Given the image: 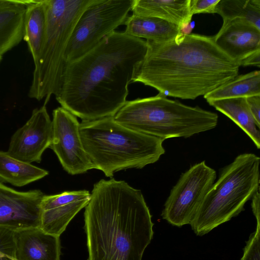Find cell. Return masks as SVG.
<instances>
[{
    "mask_svg": "<svg viewBox=\"0 0 260 260\" xmlns=\"http://www.w3.org/2000/svg\"><path fill=\"white\" fill-rule=\"evenodd\" d=\"M44 195L39 189L19 191L0 182V228L15 232L39 227Z\"/></svg>",
    "mask_w": 260,
    "mask_h": 260,
    "instance_id": "12",
    "label": "cell"
},
{
    "mask_svg": "<svg viewBox=\"0 0 260 260\" xmlns=\"http://www.w3.org/2000/svg\"><path fill=\"white\" fill-rule=\"evenodd\" d=\"M133 0H95L82 12L67 46V63L79 58L124 24Z\"/></svg>",
    "mask_w": 260,
    "mask_h": 260,
    "instance_id": "8",
    "label": "cell"
},
{
    "mask_svg": "<svg viewBox=\"0 0 260 260\" xmlns=\"http://www.w3.org/2000/svg\"><path fill=\"white\" fill-rule=\"evenodd\" d=\"M52 123L46 106L35 109L26 122L12 135L7 153L21 161L40 162L51 143Z\"/></svg>",
    "mask_w": 260,
    "mask_h": 260,
    "instance_id": "11",
    "label": "cell"
},
{
    "mask_svg": "<svg viewBox=\"0 0 260 260\" xmlns=\"http://www.w3.org/2000/svg\"><path fill=\"white\" fill-rule=\"evenodd\" d=\"M95 0H46L47 25L38 60L34 63L28 96L44 105L57 95L61 87L67 63L64 54L79 17Z\"/></svg>",
    "mask_w": 260,
    "mask_h": 260,
    "instance_id": "7",
    "label": "cell"
},
{
    "mask_svg": "<svg viewBox=\"0 0 260 260\" xmlns=\"http://www.w3.org/2000/svg\"><path fill=\"white\" fill-rule=\"evenodd\" d=\"M194 26L193 22H190L188 24H184L181 25L180 29V32L183 35H189L191 34L192 28Z\"/></svg>",
    "mask_w": 260,
    "mask_h": 260,
    "instance_id": "29",
    "label": "cell"
},
{
    "mask_svg": "<svg viewBox=\"0 0 260 260\" xmlns=\"http://www.w3.org/2000/svg\"><path fill=\"white\" fill-rule=\"evenodd\" d=\"M156 95L126 101L114 116L117 123L163 140L188 138L215 128L218 115L198 106Z\"/></svg>",
    "mask_w": 260,
    "mask_h": 260,
    "instance_id": "5",
    "label": "cell"
},
{
    "mask_svg": "<svg viewBox=\"0 0 260 260\" xmlns=\"http://www.w3.org/2000/svg\"><path fill=\"white\" fill-rule=\"evenodd\" d=\"M24 40L34 63L38 59L44 42L47 25L46 0H25Z\"/></svg>",
    "mask_w": 260,
    "mask_h": 260,
    "instance_id": "18",
    "label": "cell"
},
{
    "mask_svg": "<svg viewBox=\"0 0 260 260\" xmlns=\"http://www.w3.org/2000/svg\"><path fill=\"white\" fill-rule=\"evenodd\" d=\"M216 178V171L204 160L192 166L172 188L162 218L178 227L189 224Z\"/></svg>",
    "mask_w": 260,
    "mask_h": 260,
    "instance_id": "9",
    "label": "cell"
},
{
    "mask_svg": "<svg viewBox=\"0 0 260 260\" xmlns=\"http://www.w3.org/2000/svg\"><path fill=\"white\" fill-rule=\"evenodd\" d=\"M25 10V0H0V56L23 39Z\"/></svg>",
    "mask_w": 260,
    "mask_h": 260,
    "instance_id": "16",
    "label": "cell"
},
{
    "mask_svg": "<svg viewBox=\"0 0 260 260\" xmlns=\"http://www.w3.org/2000/svg\"><path fill=\"white\" fill-rule=\"evenodd\" d=\"M146 41L115 31L67 63L56 101L82 121L114 117L145 58Z\"/></svg>",
    "mask_w": 260,
    "mask_h": 260,
    "instance_id": "1",
    "label": "cell"
},
{
    "mask_svg": "<svg viewBox=\"0 0 260 260\" xmlns=\"http://www.w3.org/2000/svg\"><path fill=\"white\" fill-rule=\"evenodd\" d=\"M215 13L223 21L243 19L260 29V0H220Z\"/></svg>",
    "mask_w": 260,
    "mask_h": 260,
    "instance_id": "23",
    "label": "cell"
},
{
    "mask_svg": "<svg viewBox=\"0 0 260 260\" xmlns=\"http://www.w3.org/2000/svg\"><path fill=\"white\" fill-rule=\"evenodd\" d=\"M220 0H190V8L193 15L201 13H215Z\"/></svg>",
    "mask_w": 260,
    "mask_h": 260,
    "instance_id": "26",
    "label": "cell"
},
{
    "mask_svg": "<svg viewBox=\"0 0 260 260\" xmlns=\"http://www.w3.org/2000/svg\"><path fill=\"white\" fill-rule=\"evenodd\" d=\"M49 172L43 169L18 160L7 152L0 151V181L21 187L41 179Z\"/></svg>",
    "mask_w": 260,
    "mask_h": 260,
    "instance_id": "21",
    "label": "cell"
},
{
    "mask_svg": "<svg viewBox=\"0 0 260 260\" xmlns=\"http://www.w3.org/2000/svg\"><path fill=\"white\" fill-rule=\"evenodd\" d=\"M90 194L84 214L87 260H142L153 223L141 191L111 178Z\"/></svg>",
    "mask_w": 260,
    "mask_h": 260,
    "instance_id": "3",
    "label": "cell"
},
{
    "mask_svg": "<svg viewBox=\"0 0 260 260\" xmlns=\"http://www.w3.org/2000/svg\"><path fill=\"white\" fill-rule=\"evenodd\" d=\"M1 59H2V56H0V62H1Z\"/></svg>",
    "mask_w": 260,
    "mask_h": 260,
    "instance_id": "30",
    "label": "cell"
},
{
    "mask_svg": "<svg viewBox=\"0 0 260 260\" xmlns=\"http://www.w3.org/2000/svg\"><path fill=\"white\" fill-rule=\"evenodd\" d=\"M124 25V32L127 35L156 42L173 39L180 32L177 25L159 18L133 14L128 17Z\"/></svg>",
    "mask_w": 260,
    "mask_h": 260,
    "instance_id": "19",
    "label": "cell"
},
{
    "mask_svg": "<svg viewBox=\"0 0 260 260\" xmlns=\"http://www.w3.org/2000/svg\"><path fill=\"white\" fill-rule=\"evenodd\" d=\"M238 125L252 140L257 149L260 148L259 126L249 109L245 97L226 98L207 101Z\"/></svg>",
    "mask_w": 260,
    "mask_h": 260,
    "instance_id": "20",
    "label": "cell"
},
{
    "mask_svg": "<svg viewBox=\"0 0 260 260\" xmlns=\"http://www.w3.org/2000/svg\"><path fill=\"white\" fill-rule=\"evenodd\" d=\"M251 200V208L252 211L254 215L256 220V224H260V193L259 189L258 190L256 193L253 195Z\"/></svg>",
    "mask_w": 260,
    "mask_h": 260,
    "instance_id": "28",
    "label": "cell"
},
{
    "mask_svg": "<svg viewBox=\"0 0 260 260\" xmlns=\"http://www.w3.org/2000/svg\"><path fill=\"white\" fill-rule=\"evenodd\" d=\"M52 132L49 148L69 174L85 173L95 167L84 150L77 117L60 107L53 111Z\"/></svg>",
    "mask_w": 260,
    "mask_h": 260,
    "instance_id": "10",
    "label": "cell"
},
{
    "mask_svg": "<svg viewBox=\"0 0 260 260\" xmlns=\"http://www.w3.org/2000/svg\"><path fill=\"white\" fill-rule=\"evenodd\" d=\"M190 0H133V14L159 18L180 27L191 22Z\"/></svg>",
    "mask_w": 260,
    "mask_h": 260,
    "instance_id": "17",
    "label": "cell"
},
{
    "mask_svg": "<svg viewBox=\"0 0 260 260\" xmlns=\"http://www.w3.org/2000/svg\"><path fill=\"white\" fill-rule=\"evenodd\" d=\"M213 38L218 47L239 65L249 56L260 52V29L243 19L223 21Z\"/></svg>",
    "mask_w": 260,
    "mask_h": 260,
    "instance_id": "14",
    "label": "cell"
},
{
    "mask_svg": "<svg viewBox=\"0 0 260 260\" xmlns=\"http://www.w3.org/2000/svg\"><path fill=\"white\" fill-rule=\"evenodd\" d=\"M260 95V71L237 75L204 95L206 101Z\"/></svg>",
    "mask_w": 260,
    "mask_h": 260,
    "instance_id": "22",
    "label": "cell"
},
{
    "mask_svg": "<svg viewBox=\"0 0 260 260\" xmlns=\"http://www.w3.org/2000/svg\"><path fill=\"white\" fill-rule=\"evenodd\" d=\"M260 224H256L255 231L246 242L240 260H260Z\"/></svg>",
    "mask_w": 260,
    "mask_h": 260,
    "instance_id": "25",
    "label": "cell"
},
{
    "mask_svg": "<svg viewBox=\"0 0 260 260\" xmlns=\"http://www.w3.org/2000/svg\"><path fill=\"white\" fill-rule=\"evenodd\" d=\"M260 158L251 153L238 155L221 171L189 224L204 236L238 215L259 189Z\"/></svg>",
    "mask_w": 260,
    "mask_h": 260,
    "instance_id": "6",
    "label": "cell"
},
{
    "mask_svg": "<svg viewBox=\"0 0 260 260\" xmlns=\"http://www.w3.org/2000/svg\"><path fill=\"white\" fill-rule=\"evenodd\" d=\"M0 260H17L14 231L0 228Z\"/></svg>",
    "mask_w": 260,
    "mask_h": 260,
    "instance_id": "24",
    "label": "cell"
},
{
    "mask_svg": "<svg viewBox=\"0 0 260 260\" xmlns=\"http://www.w3.org/2000/svg\"><path fill=\"white\" fill-rule=\"evenodd\" d=\"M146 41V53L133 82L166 96L194 100L238 75L240 65L218 47L213 36L179 32L166 42Z\"/></svg>",
    "mask_w": 260,
    "mask_h": 260,
    "instance_id": "2",
    "label": "cell"
},
{
    "mask_svg": "<svg viewBox=\"0 0 260 260\" xmlns=\"http://www.w3.org/2000/svg\"><path fill=\"white\" fill-rule=\"evenodd\" d=\"M90 196L87 190L44 195L41 203L39 228L46 233L60 237L73 218L88 204Z\"/></svg>",
    "mask_w": 260,
    "mask_h": 260,
    "instance_id": "13",
    "label": "cell"
},
{
    "mask_svg": "<svg viewBox=\"0 0 260 260\" xmlns=\"http://www.w3.org/2000/svg\"><path fill=\"white\" fill-rule=\"evenodd\" d=\"M79 133L82 145L95 169L106 176L128 169H142L165 153L164 140L126 128L113 117L82 121Z\"/></svg>",
    "mask_w": 260,
    "mask_h": 260,
    "instance_id": "4",
    "label": "cell"
},
{
    "mask_svg": "<svg viewBox=\"0 0 260 260\" xmlns=\"http://www.w3.org/2000/svg\"><path fill=\"white\" fill-rule=\"evenodd\" d=\"M17 260H60L59 237L39 227L14 232Z\"/></svg>",
    "mask_w": 260,
    "mask_h": 260,
    "instance_id": "15",
    "label": "cell"
},
{
    "mask_svg": "<svg viewBox=\"0 0 260 260\" xmlns=\"http://www.w3.org/2000/svg\"><path fill=\"white\" fill-rule=\"evenodd\" d=\"M249 109L257 124L260 125V95L246 98Z\"/></svg>",
    "mask_w": 260,
    "mask_h": 260,
    "instance_id": "27",
    "label": "cell"
}]
</instances>
